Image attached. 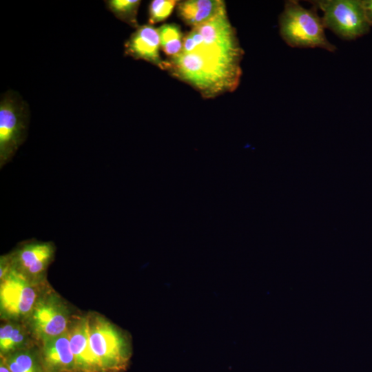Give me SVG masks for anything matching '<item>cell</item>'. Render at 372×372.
Masks as SVG:
<instances>
[{
    "label": "cell",
    "instance_id": "1",
    "mask_svg": "<svg viewBox=\"0 0 372 372\" xmlns=\"http://www.w3.org/2000/svg\"><path fill=\"white\" fill-rule=\"evenodd\" d=\"M243 53L225 11L193 27L183 37L180 52L165 60L164 70L212 99L239 85Z\"/></svg>",
    "mask_w": 372,
    "mask_h": 372
},
{
    "label": "cell",
    "instance_id": "2",
    "mask_svg": "<svg viewBox=\"0 0 372 372\" xmlns=\"http://www.w3.org/2000/svg\"><path fill=\"white\" fill-rule=\"evenodd\" d=\"M305 8L298 1L285 3L279 17L280 34L284 41L293 48H319L334 52L335 45L327 38L322 17L317 7Z\"/></svg>",
    "mask_w": 372,
    "mask_h": 372
},
{
    "label": "cell",
    "instance_id": "3",
    "mask_svg": "<svg viewBox=\"0 0 372 372\" xmlns=\"http://www.w3.org/2000/svg\"><path fill=\"white\" fill-rule=\"evenodd\" d=\"M29 122L26 103L14 92L0 101V167L8 163L25 139Z\"/></svg>",
    "mask_w": 372,
    "mask_h": 372
},
{
    "label": "cell",
    "instance_id": "4",
    "mask_svg": "<svg viewBox=\"0 0 372 372\" xmlns=\"http://www.w3.org/2000/svg\"><path fill=\"white\" fill-rule=\"evenodd\" d=\"M88 320L90 349L100 370L124 369L130 358L124 336L102 317L94 316Z\"/></svg>",
    "mask_w": 372,
    "mask_h": 372
},
{
    "label": "cell",
    "instance_id": "5",
    "mask_svg": "<svg viewBox=\"0 0 372 372\" xmlns=\"http://www.w3.org/2000/svg\"><path fill=\"white\" fill-rule=\"evenodd\" d=\"M312 3L322 11L325 28L330 29L343 39H355L367 34L370 30L362 1L322 0Z\"/></svg>",
    "mask_w": 372,
    "mask_h": 372
},
{
    "label": "cell",
    "instance_id": "6",
    "mask_svg": "<svg viewBox=\"0 0 372 372\" xmlns=\"http://www.w3.org/2000/svg\"><path fill=\"white\" fill-rule=\"evenodd\" d=\"M39 299L32 280L14 267L12 262V267L1 279V315L11 319L25 317L30 315Z\"/></svg>",
    "mask_w": 372,
    "mask_h": 372
},
{
    "label": "cell",
    "instance_id": "7",
    "mask_svg": "<svg viewBox=\"0 0 372 372\" xmlns=\"http://www.w3.org/2000/svg\"><path fill=\"white\" fill-rule=\"evenodd\" d=\"M30 319L32 329L41 341L62 335L69 329L67 311L54 296L39 298Z\"/></svg>",
    "mask_w": 372,
    "mask_h": 372
},
{
    "label": "cell",
    "instance_id": "8",
    "mask_svg": "<svg viewBox=\"0 0 372 372\" xmlns=\"http://www.w3.org/2000/svg\"><path fill=\"white\" fill-rule=\"evenodd\" d=\"M51 242H30L10 254L12 265L32 280L41 277L54 256Z\"/></svg>",
    "mask_w": 372,
    "mask_h": 372
},
{
    "label": "cell",
    "instance_id": "9",
    "mask_svg": "<svg viewBox=\"0 0 372 372\" xmlns=\"http://www.w3.org/2000/svg\"><path fill=\"white\" fill-rule=\"evenodd\" d=\"M160 37L157 28L150 24L139 25L124 44L125 56L147 61L164 70L165 60L159 53Z\"/></svg>",
    "mask_w": 372,
    "mask_h": 372
},
{
    "label": "cell",
    "instance_id": "10",
    "mask_svg": "<svg viewBox=\"0 0 372 372\" xmlns=\"http://www.w3.org/2000/svg\"><path fill=\"white\" fill-rule=\"evenodd\" d=\"M68 335L76 369L83 372H96L100 370L90 349L88 318L76 321L68 329Z\"/></svg>",
    "mask_w": 372,
    "mask_h": 372
},
{
    "label": "cell",
    "instance_id": "11",
    "mask_svg": "<svg viewBox=\"0 0 372 372\" xmlns=\"http://www.w3.org/2000/svg\"><path fill=\"white\" fill-rule=\"evenodd\" d=\"M43 342V358L52 372H72L77 370L72 352L68 331L59 336Z\"/></svg>",
    "mask_w": 372,
    "mask_h": 372
},
{
    "label": "cell",
    "instance_id": "12",
    "mask_svg": "<svg viewBox=\"0 0 372 372\" xmlns=\"http://www.w3.org/2000/svg\"><path fill=\"white\" fill-rule=\"evenodd\" d=\"M176 11L180 19L193 28L211 20L227 10L223 0H185L178 2Z\"/></svg>",
    "mask_w": 372,
    "mask_h": 372
},
{
    "label": "cell",
    "instance_id": "13",
    "mask_svg": "<svg viewBox=\"0 0 372 372\" xmlns=\"http://www.w3.org/2000/svg\"><path fill=\"white\" fill-rule=\"evenodd\" d=\"M161 48L169 57L179 54L183 48V34L180 27L176 23L163 24L157 28Z\"/></svg>",
    "mask_w": 372,
    "mask_h": 372
},
{
    "label": "cell",
    "instance_id": "14",
    "mask_svg": "<svg viewBox=\"0 0 372 372\" xmlns=\"http://www.w3.org/2000/svg\"><path fill=\"white\" fill-rule=\"evenodd\" d=\"M105 2L107 8L117 19L136 29L139 26L137 13L141 2L140 0H108Z\"/></svg>",
    "mask_w": 372,
    "mask_h": 372
},
{
    "label": "cell",
    "instance_id": "15",
    "mask_svg": "<svg viewBox=\"0 0 372 372\" xmlns=\"http://www.w3.org/2000/svg\"><path fill=\"white\" fill-rule=\"evenodd\" d=\"M24 330L19 325L8 323L0 329V349L3 353H9L20 347L25 342Z\"/></svg>",
    "mask_w": 372,
    "mask_h": 372
},
{
    "label": "cell",
    "instance_id": "16",
    "mask_svg": "<svg viewBox=\"0 0 372 372\" xmlns=\"http://www.w3.org/2000/svg\"><path fill=\"white\" fill-rule=\"evenodd\" d=\"M178 2L176 0L152 1L148 8L149 24L152 25L167 19Z\"/></svg>",
    "mask_w": 372,
    "mask_h": 372
},
{
    "label": "cell",
    "instance_id": "17",
    "mask_svg": "<svg viewBox=\"0 0 372 372\" xmlns=\"http://www.w3.org/2000/svg\"><path fill=\"white\" fill-rule=\"evenodd\" d=\"M5 361L12 372H38L35 360L29 352H17Z\"/></svg>",
    "mask_w": 372,
    "mask_h": 372
},
{
    "label": "cell",
    "instance_id": "18",
    "mask_svg": "<svg viewBox=\"0 0 372 372\" xmlns=\"http://www.w3.org/2000/svg\"><path fill=\"white\" fill-rule=\"evenodd\" d=\"M362 7L370 25L372 26V0L362 1Z\"/></svg>",
    "mask_w": 372,
    "mask_h": 372
},
{
    "label": "cell",
    "instance_id": "19",
    "mask_svg": "<svg viewBox=\"0 0 372 372\" xmlns=\"http://www.w3.org/2000/svg\"><path fill=\"white\" fill-rule=\"evenodd\" d=\"M0 372H12L4 359L1 362Z\"/></svg>",
    "mask_w": 372,
    "mask_h": 372
}]
</instances>
